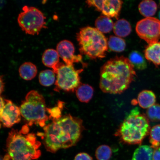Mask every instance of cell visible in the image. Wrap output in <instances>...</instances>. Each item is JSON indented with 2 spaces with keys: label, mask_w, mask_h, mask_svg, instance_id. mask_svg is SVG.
<instances>
[{
  "label": "cell",
  "mask_w": 160,
  "mask_h": 160,
  "mask_svg": "<svg viewBox=\"0 0 160 160\" xmlns=\"http://www.w3.org/2000/svg\"><path fill=\"white\" fill-rule=\"evenodd\" d=\"M139 10L142 15L147 18L151 17L155 15L157 10L155 2L146 0L142 1L139 5Z\"/></svg>",
  "instance_id": "ffe728a7"
},
{
  "label": "cell",
  "mask_w": 160,
  "mask_h": 160,
  "mask_svg": "<svg viewBox=\"0 0 160 160\" xmlns=\"http://www.w3.org/2000/svg\"><path fill=\"white\" fill-rule=\"evenodd\" d=\"M55 74L53 70L47 69L41 71L39 77L40 84L44 87L52 85L55 82Z\"/></svg>",
  "instance_id": "603a6c76"
},
{
  "label": "cell",
  "mask_w": 160,
  "mask_h": 160,
  "mask_svg": "<svg viewBox=\"0 0 160 160\" xmlns=\"http://www.w3.org/2000/svg\"><path fill=\"white\" fill-rule=\"evenodd\" d=\"M84 129L81 119L71 115L63 116L43 128L39 133L48 152L55 153L59 150L75 146L81 138Z\"/></svg>",
  "instance_id": "6da1fadb"
},
{
  "label": "cell",
  "mask_w": 160,
  "mask_h": 160,
  "mask_svg": "<svg viewBox=\"0 0 160 160\" xmlns=\"http://www.w3.org/2000/svg\"><path fill=\"white\" fill-rule=\"evenodd\" d=\"M59 56L57 50L49 49L45 50L42 57V61L46 67L55 71L60 62Z\"/></svg>",
  "instance_id": "4fadbf2b"
},
{
  "label": "cell",
  "mask_w": 160,
  "mask_h": 160,
  "mask_svg": "<svg viewBox=\"0 0 160 160\" xmlns=\"http://www.w3.org/2000/svg\"><path fill=\"white\" fill-rule=\"evenodd\" d=\"M28 125L22 129H12L7 140V153L3 160H33L41 157L39 149L41 143L38 141L34 133H29Z\"/></svg>",
  "instance_id": "3957f363"
},
{
  "label": "cell",
  "mask_w": 160,
  "mask_h": 160,
  "mask_svg": "<svg viewBox=\"0 0 160 160\" xmlns=\"http://www.w3.org/2000/svg\"><path fill=\"white\" fill-rule=\"evenodd\" d=\"M20 109L21 116L30 126L38 125L44 128L49 119L46 113L47 108L44 98L35 90L27 93Z\"/></svg>",
  "instance_id": "8992f818"
},
{
  "label": "cell",
  "mask_w": 160,
  "mask_h": 160,
  "mask_svg": "<svg viewBox=\"0 0 160 160\" xmlns=\"http://www.w3.org/2000/svg\"><path fill=\"white\" fill-rule=\"evenodd\" d=\"M153 160H160V147L155 149L153 152Z\"/></svg>",
  "instance_id": "f546056e"
},
{
  "label": "cell",
  "mask_w": 160,
  "mask_h": 160,
  "mask_svg": "<svg viewBox=\"0 0 160 160\" xmlns=\"http://www.w3.org/2000/svg\"><path fill=\"white\" fill-rule=\"evenodd\" d=\"M74 160H93V158L88 154L83 152L76 155Z\"/></svg>",
  "instance_id": "f1b7e54d"
},
{
  "label": "cell",
  "mask_w": 160,
  "mask_h": 160,
  "mask_svg": "<svg viewBox=\"0 0 160 160\" xmlns=\"http://www.w3.org/2000/svg\"><path fill=\"white\" fill-rule=\"evenodd\" d=\"M113 32L115 35L119 37H125L131 32L132 28L127 20L121 19L114 24Z\"/></svg>",
  "instance_id": "e0dca14e"
},
{
  "label": "cell",
  "mask_w": 160,
  "mask_h": 160,
  "mask_svg": "<svg viewBox=\"0 0 160 160\" xmlns=\"http://www.w3.org/2000/svg\"><path fill=\"white\" fill-rule=\"evenodd\" d=\"M37 72L35 65L30 62H26L23 63L19 69L20 77L27 81L33 79L37 75Z\"/></svg>",
  "instance_id": "2e32d148"
},
{
  "label": "cell",
  "mask_w": 160,
  "mask_h": 160,
  "mask_svg": "<svg viewBox=\"0 0 160 160\" xmlns=\"http://www.w3.org/2000/svg\"><path fill=\"white\" fill-rule=\"evenodd\" d=\"M96 28L102 33L110 32L113 28L114 24L110 18L105 15L100 16L95 22Z\"/></svg>",
  "instance_id": "44dd1931"
},
{
  "label": "cell",
  "mask_w": 160,
  "mask_h": 160,
  "mask_svg": "<svg viewBox=\"0 0 160 160\" xmlns=\"http://www.w3.org/2000/svg\"><path fill=\"white\" fill-rule=\"evenodd\" d=\"M146 59L156 66L160 65V42L147 46L145 51Z\"/></svg>",
  "instance_id": "5bb4252c"
},
{
  "label": "cell",
  "mask_w": 160,
  "mask_h": 160,
  "mask_svg": "<svg viewBox=\"0 0 160 160\" xmlns=\"http://www.w3.org/2000/svg\"><path fill=\"white\" fill-rule=\"evenodd\" d=\"M147 118L138 108L132 109L120 125L115 133L122 142L129 145L141 144L150 133Z\"/></svg>",
  "instance_id": "277c9868"
},
{
  "label": "cell",
  "mask_w": 160,
  "mask_h": 160,
  "mask_svg": "<svg viewBox=\"0 0 160 160\" xmlns=\"http://www.w3.org/2000/svg\"><path fill=\"white\" fill-rule=\"evenodd\" d=\"M108 46L112 51L122 52L124 51L126 44L125 40L121 38L111 36L108 41Z\"/></svg>",
  "instance_id": "cb8c5ba5"
},
{
  "label": "cell",
  "mask_w": 160,
  "mask_h": 160,
  "mask_svg": "<svg viewBox=\"0 0 160 160\" xmlns=\"http://www.w3.org/2000/svg\"><path fill=\"white\" fill-rule=\"evenodd\" d=\"M46 18L43 13L34 7L25 6L18 18L20 28L28 34H39L42 29L46 28Z\"/></svg>",
  "instance_id": "ba28073f"
},
{
  "label": "cell",
  "mask_w": 160,
  "mask_h": 160,
  "mask_svg": "<svg viewBox=\"0 0 160 160\" xmlns=\"http://www.w3.org/2000/svg\"><path fill=\"white\" fill-rule=\"evenodd\" d=\"M1 160H3L1 158Z\"/></svg>",
  "instance_id": "d6a6232c"
},
{
  "label": "cell",
  "mask_w": 160,
  "mask_h": 160,
  "mask_svg": "<svg viewBox=\"0 0 160 160\" xmlns=\"http://www.w3.org/2000/svg\"><path fill=\"white\" fill-rule=\"evenodd\" d=\"M5 101L4 107L0 111L1 122L3 127L9 128L21 121V111L20 108L10 100L5 99Z\"/></svg>",
  "instance_id": "8fae6325"
},
{
  "label": "cell",
  "mask_w": 160,
  "mask_h": 160,
  "mask_svg": "<svg viewBox=\"0 0 160 160\" xmlns=\"http://www.w3.org/2000/svg\"><path fill=\"white\" fill-rule=\"evenodd\" d=\"M2 76H1V93L3 91L4 87V83L3 82V81L2 79Z\"/></svg>",
  "instance_id": "4dcf8cb0"
},
{
  "label": "cell",
  "mask_w": 160,
  "mask_h": 160,
  "mask_svg": "<svg viewBox=\"0 0 160 160\" xmlns=\"http://www.w3.org/2000/svg\"><path fill=\"white\" fill-rule=\"evenodd\" d=\"M57 51L60 57L67 65H73L74 63L81 62L82 56L75 55V47L72 43L67 40H64L58 44Z\"/></svg>",
  "instance_id": "7c38bea8"
},
{
  "label": "cell",
  "mask_w": 160,
  "mask_h": 160,
  "mask_svg": "<svg viewBox=\"0 0 160 160\" xmlns=\"http://www.w3.org/2000/svg\"><path fill=\"white\" fill-rule=\"evenodd\" d=\"M149 142L152 148L155 149L160 147V125L154 126L150 131Z\"/></svg>",
  "instance_id": "d4e9b609"
},
{
  "label": "cell",
  "mask_w": 160,
  "mask_h": 160,
  "mask_svg": "<svg viewBox=\"0 0 160 160\" xmlns=\"http://www.w3.org/2000/svg\"><path fill=\"white\" fill-rule=\"evenodd\" d=\"M83 69H76L73 65H67L60 62L53 71L57 74L55 82L56 91L61 90L73 92L82 84L79 74Z\"/></svg>",
  "instance_id": "52a82bcc"
},
{
  "label": "cell",
  "mask_w": 160,
  "mask_h": 160,
  "mask_svg": "<svg viewBox=\"0 0 160 160\" xmlns=\"http://www.w3.org/2000/svg\"><path fill=\"white\" fill-rule=\"evenodd\" d=\"M129 59L136 69L142 70L145 69L147 67V63L144 58L139 52H132L129 55Z\"/></svg>",
  "instance_id": "7402d4cb"
},
{
  "label": "cell",
  "mask_w": 160,
  "mask_h": 160,
  "mask_svg": "<svg viewBox=\"0 0 160 160\" xmlns=\"http://www.w3.org/2000/svg\"><path fill=\"white\" fill-rule=\"evenodd\" d=\"M138 100L140 107L143 109L149 108L155 104L156 97L152 91L144 90L139 93Z\"/></svg>",
  "instance_id": "9a60e30c"
},
{
  "label": "cell",
  "mask_w": 160,
  "mask_h": 160,
  "mask_svg": "<svg viewBox=\"0 0 160 160\" xmlns=\"http://www.w3.org/2000/svg\"><path fill=\"white\" fill-rule=\"evenodd\" d=\"M112 155L111 148L107 145L100 146L95 152V157L98 160H109Z\"/></svg>",
  "instance_id": "484cf974"
},
{
  "label": "cell",
  "mask_w": 160,
  "mask_h": 160,
  "mask_svg": "<svg viewBox=\"0 0 160 160\" xmlns=\"http://www.w3.org/2000/svg\"><path fill=\"white\" fill-rule=\"evenodd\" d=\"M79 51L91 59L103 58L108 50V41L103 33L96 28H82L77 33Z\"/></svg>",
  "instance_id": "5b68a950"
},
{
  "label": "cell",
  "mask_w": 160,
  "mask_h": 160,
  "mask_svg": "<svg viewBox=\"0 0 160 160\" xmlns=\"http://www.w3.org/2000/svg\"><path fill=\"white\" fill-rule=\"evenodd\" d=\"M129 59L121 56L107 61L102 67L100 88L106 93L121 94L128 88L136 76Z\"/></svg>",
  "instance_id": "7a4b0ae2"
},
{
  "label": "cell",
  "mask_w": 160,
  "mask_h": 160,
  "mask_svg": "<svg viewBox=\"0 0 160 160\" xmlns=\"http://www.w3.org/2000/svg\"><path fill=\"white\" fill-rule=\"evenodd\" d=\"M87 4L89 7L95 8L98 11L101 12L105 16L109 18L118 19L119 17L123 2L121 1H87Z\"/></svg>",
  "instance_id": "30bf717a"
},
{
  "label": "cell",
  "mask_w": 160,
  "mask_h": 160,
  "mask_svg": "<svg viewBox=\"0 0 160 160\" xmlns=\"http://www.w3.org/2000/svg\"><path fill=\"white\" fill-rule=\"evenodd\" d=\"M159 18L160 19V11L159 13Z\"/></svg>",
  "instance_id": "1f68e13d"
},
{
  "label": "cell",
  "mask_w": 160,
  "mask_h": 160,
  "mask_svg": "<svg viewBox=\"0 0 160 160\" xmlns=\"http://www.w3.org/2000/svg\"><path fill=\"white\" fill-rule=\"evenodd\" d=\"M148 118L152 122L160 121V105L155 104L149 108L147 111Z\"/></svg>",
  "instance_id": "4316f807"
},
{
  "label": "cell",
  "mask_w": 160,
  "mask_h": 160,
  "mask_svg": "<svg viewBox=\"0 0 160 160\" xmlns=\"http://www.w3.org/2000/svg\"><path fill=\"white\" fill-rule=\"evenodd\" d=\"M47 112L50 114L49 117L52 118L53 120L57 119L61 117V112L59 107L47 108Z\"/></svg>",
  "instance_id": "83f0119b"
},
{
  "label": "cell",
  "mask_w": 160,
  "mask_h": 160,
  "mask_svg": "<svg viewBox=\"0 0 160 160\" xmlns=\"http://www.w3.org/2000/svg\"><path fill=\"white\" fill-rule=\"evenodd\" d=\"M136 31L139 37L149 45L158 42L160 38V21L155 18H146L138 22Z\"/></svg>",
  "instance_id": "9c48e42d"
},
{
  "label": "cell",
  "mask_w": 160,
  "mask_h": 160,
  "mask_svg": "<svg viewBox=\"0 0 160 160\" xmlns=\"http://www.w3.org/2000/svg\"><path fill=\"white\" fill-rule=\"evenodd\" d=\"M75 91L78 99L80 101L84 103L88 102L92 98L94 93L93 88L85 84H82Z\"/></svg>",
  "instance_id": "ac0fdd59"
},
{
  "label": "cell",
  "mask_w": 160,
  "mask_h": 160,
  "mask_svg": "<svg viewBox=\"0 0 160 160\" xmlns=\"http://www.w3.org/2000/svg\"><path fill=\"white\" fill-rule=\"evenodd\" d=\"M153 148L150 146L141 145L136 149L132 160H153Z\"/></svg>",
  "instance_id": "d6986e66"
}]
</instances>
